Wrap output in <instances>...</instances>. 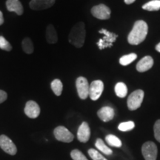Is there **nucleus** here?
I'll use <instances>...</instances> for the list:
<instances>
[{"instance_id":"f257e3e1","label":"nucleus","mask_w":160,"mask_h":160,"mask_svg":"<svg viewBox=\"0 0 160 160\" xmlns=\"http://www.w3.org/2000/svg\"><path fill=\"white\" fill-rule=\"evenodd\" d=\"M148 32V26L143 20H138L134 23L133 29L130 32L128 41L129 44L137 45L142 43L147 37Z\"/></svg>"},{"instance_id":"f03ea898","label":"nucleus","mask_w":160,"mask_h":160,"mask_svg":"<svg viewBox=\"0 0 160 160\" xmlns=\"http://www.w3.org/2000/svg\"><path fill=\"white\" fill-rule=\"evenodd\" d=\"M86 36L85 23L79 22L72 28L69 33L68 41L69 42L74 45L76 48H80L85 43Z\"/></svg>"},{"instance_id":"7ed1b4c3","label":"nucleus","mask_w":160,"mask_h":160,"mask_svg":"<svg viewBox=\"0 0 160 160\" xmlns=\"http://www.w3.org/2000/svg\"><path fill=\"white\" fill-rule=\"evenodd\" d=\"M99 33L105 35L102 39H100L97 43L99 50H103L107 48H111L113 46V43L117 40L118 36L114 33H111L105 28H102L99 31Z\"/></svg>"},{"instance_id":"20e7f679","label":"nucleus","mask_w":160,"mask_h":160,"mask_svg":"<svg viewBox=\"0 0 160 160\" xmlns=\"http://www.w3.org/2000/svg\"><path fill=\"white\" fill-rule=\"evenodd\" d=\"M144 99V91L142 90H137L133 91L128 99V108L130 111H135L140 108Z\"/></svg>"},{"instance_id":"39448f33","label":"nucleus","mask_w":160,"mask_h":160,"mask_svg":"<svg viewBox=\"0 0 160 160\" xmlns=\"http://www.w3.org/2000/svg\"><path fill=\"white\" fill-rule=\"evenodd\" d=\"M142 153L145 160H157L158 153L157 145L153 142H146L142 147Z\"/></svg>"},{"instance_id":"423d86ee","label":"nucleus","mask_w":160,"mask_h":160,"mask_svg":"<svg viewBox=\"0 0 160 160\" xmlns=\"http://www.w3.org/2000/svg\"><path fill=\"white\" fill-rule=\"evenodd\" d=\"M53 133H54L56 139L60 142H71L74 139V136L73 135V133H71L64 126H59V127L56 128Z\"/></svg>"},{"instance_id":"0eeeda50","label":"nucleus","mask_w":160,"mask_h":160,"mask_svg":"<svg viewBox=\"0 0 160 160\" xmlns=\"http://www.w3.org/2000/svg\"><path fill=\"white\" fill-rule=\"evenodd\" d=\"M111 9L104 4L96 5L91 9L92 15L101 20L108 19L111 17Z\"/></svg>"},{"instance_id":"6e6552de","label":"nucleus","mask_w":160,"mask_h":160,"mask_svg":"<svg viewBox=\"0 0 160 160\" xmlns=\"http://www.w3.org/2000/svg\"><path fill=\"white\" fill-rule=\"evenodd\" d=\"M77 93L81 99H86L89 96V85L86 78L79 77L76 81Z\"/></svg>"},{"instance_id":"1a4fd4ad","label":"nucleus","mask_w":160,"mask_h":160,"mask_svg":"<svg viewBox=\"0 0 160 160\" xmlns=\"http://www.w3.org/2000/svg\"><path fill=\"white\" fill-rule=\"evenodd\" d=\"M104 90V84L101 80L93 81L89 87V97L93 101H96L101 97Z\"/></svg>"},{"instance_id":"9d476101","label":"nucleus","mask_w":160,"mask_h":160,"mask_svg":"<svg viewBox=\"0 0 160 160\" xmlns=\"http://www.w3.org/2000/svg\"><path fill=\"white\" fill-rule=\"evenodd\" d=\"M0 147L4 151L10 155H15L17 152L15 144L5 135L0 136Z\"/></svg>"},{"instance_id":"9b49d317","label":"nucleus","mask_w":160,"mask_h":160,"mask_svg":"<svg viewBox=\"0 0 160 160\" xmlns=\"http://www.w3.org/2000/svg\"><path fill=\"white\" fill-rule=\"evenodd\" d=\"M25 113L29 118L35 119L39 117L40 113V108L38 104L34 101H28L25 105Z\"/></svg>"},{"instance_id":"f8f14e48","label":"nucleus","mask_w":160,"mask_h":160,"mask_svg":"<svg viewBox=\"0 0 160 160\" xmlns=\"http://www.w3.org/2000/svg\"><path fill=\"white\" fill-rule=\"evenodd\" d=\"M91 137V130L86 122H83L79 126L77 132V139L81 142H87Z\"/></svg>"},{"instance_id":"ddd939ff","label":"nucleus","mask_w":160,"mask_h":160,"mask_svg":"<svg viewBox=\"0 0 160 160\" xmlns=\"http://www.w3.org/2000/svg\"><path fill=\"white\" fill-rule=\"evenodd\" d=\"M55 0H31L30 2V7L32 10L40 11L49 8L54 5Z\"/></svg>"},{"instance_id":"4468645a","label":"nucleus","mask_w":160,"mask_h":160,"mask_svg":"<svg viewBox=\"0 0 160 160\" xmlns=\"http://www.w3.org/2000/svg\"><path fill=\"white\" fill-rule=\"evenodd\" d=\"M97 115L102 121L107 122L111 121L114 117V110L109 106H105L98 111Z\"/></svg>"},{"instance_id":"2eb2a0df","label":"nucleus","mask_w":160,"mask_h":160,"mask_svg":"<svg viewBox=\"0 0 160 160\" xmlns=\"http://www.w3.org/2000/svg\"><path fill=\"white\" fill-rule=\"evenodd\" d=\"M153 58L150 56H146L142 58L137 65V70L139 72H145L148 71L153 67Z\"/></svg>"},{"instance_id":"dca6fc26","label":"nucleus","mask_w":160,"mask_h":160,"mask_svg":"<svg viewBox=\"0 0 160 160\" xmlns=\"http://www.w3.org/2000/svg\"><path fill=\"white\" fill-rule=\"evenodd\" d=\"M7 9L11 12H15L17 15H22L24 10L22 3L19 0H7L6 2Z\"/></svg>"},{"instance_id":"f3484780","label":"nucleus","mask_w":160,"mask_h":160,"mask_svg":"<svg viewBox=\"0 0 160 160\" xmlns=\"http://www.w3.org/2000/svg\"><path fill=\"white\" fill-rule=\"evenodd\" d=\"M46 40L50 44H55L58 41V36L57 33L56 31L55 28L53 25H48L46 28Z\"/></svg>"},{"instance_id":"a211bd4d","label":"nucleus","mask_w":160,"mask_h":160,"mask_svg":"<svg viewBox=\"0 0 160 160\" xmlns=\"http://www.w3.org/2000/svg\"><path fill=\"white\" fill-rule=\"evenodd\" d=\"M115 93L119 98H124L128 93V88L124 82H118L115 86Z\"/></svg>"},{"instance_id":"6ab92c4d","label":"nucleus","mask_w":160,"mask_h":160,"mask_svg":"<svg viewBox=\"0 0 160 160\" xmlns=\"http://www.w3.org/2000/svg\"><path fill=\"white\" fill-rule=\"evenodd\" d=\"M95 146L96 148H97V149H99V151L102 152V153H105L106 155H111V153H113L112 150L110 148L108 147L103 142V140L101 139H97V141H96L95 142Z\"/></svg>"},{"instance_id":"aec40b11","label":"nucleus","mask_w":160,"mask_h":160,"mask_svg":"<svg viewBox=\"0 0 160 160\" xmlns=\"http://www.w3.org/2000/svg\"><path fill=\"white\" fill-rule=\"evenodd\" d=\"M22 47L23 51L25 53L28 54H31L34 51V47H33V44L32 42L31 39L30 38H25L22 40Z\"/></svg>"},{"instance_id":"412c9836","label":"nucleus","mask_w":160,"mask_h":160,"mask_svg":"<svg viewBox=\"0 0 160 160\" xmlns=\"http://www.w3.org/2000/svg\"><path fill=\"white\" fill-rule=\"evenodd\" d=\"M142 9L148 11H157L160 10V0H152L142 6Z\"/></svg>"},{"instance_id":"4be33fe9","label":"nucleus","mask_w":160,"mask_h":160,"mask_svg":"<svg viewBox=\"0 0 160 160\" xmlns=\"http://www.w3.org/2000/svg\"><path fill=\"white\" fill-rule=\"evenodd\" d=\"M105 141L107 142V143L109 145L113 146V147L116 148H120L122 145L121 140H120L117 137H116L114 135L109 134L105 137Z\"/></svg>"},{"instance_id":"5701e85b","label":"nucleus","mask_w":160,"mask_h":160,"mask_svg":"<svg viewBox=\"0 0 160 160\" xmlns=\"http://www.w3.org/2000/svg\"><path fill=\"white\" fill-rule=\"evenodd\" d=\"M51 89L53 91V93H55V95L59 97L62 94V92L63 90V85L62 83V82L59 79H54L51 82Z\"/></svg>"},{"instance_id":"b1692460","label":"nucleus","mask_w":160,"mask_h":160,"mask_svg":"<svg viewBox=\"0 0 160 160\" xmlns=\"http://www.w3.org/2000/svg\"><path fill=\"white\" fill-rule=\"evenodd\" d=\"M137 58V55L136 53H130V54L123 56L120 58L119 59V63L121 64L122 65L126 66L128 65L131 62H133L134 60Z\"/></svg>"},{"instance_id":"393cba45","label":"nucleus","mask_w":160,"mask_h":160,"mask_svg":"<svg viewBox=\"0 0 160 160\" xmlns=\"http://www.w3.org/2000/svg\"><path fill=\"white\" fill-rule=\"evenodd\" d=\"M134 122L132 121H128L125 122L120 123L119 126H118V129L121 131H129L134 128Z\"/></svg>"},{"instance_id":"a878e982","label":"nucleus","mask_w":160,"mask_h":160,"mask_svg":"<svg viewBox=\"0 0 160 160\" xmlns=\"http://www.w3.org/2000/svg\"><path fill=\"white\" fill-rule=\"evenodd\" d=\"M88 154L93 160H108L103 157L99 152H98L95 149H89L88 150Z\"/></svg>"},{"instance_id":"bb28decb","label":"nucleus","mask_w":160,"mask_h":160,"mask_svg":"<svg viewBox=\"0 0 160 160\" xmlns=\"http://www.w3.org/2000/svg\"><path fill=\"white\" fill-rule=\"evenodd\" d=\"M71 157L73 160H88L81 151L77 149L71 151Z\"/></svg>"},{"instance_id":"cd10ccee","label":"nucleus","mask_w":160,"mask_h":160,"mask_svg":"<svg viewBox=\"0 0 160 160\" xmlns=\"http://www.w3.org/2000/svg\"><path fill=\"white\" fill-rule=\"evenodd\" d=\"M0 48L6 51H11L12 50L11 45L9 43V42H8L7 40L5 39V37H2V36L0 37Z\"/></svg>"},{"instance_id":"c85d7f7f","label":"nucleus","mask_w":160,"mask_h":160,"mask_svg":"<svg viewBox=\"0 0 160 160\" xmlns=\"http://www.w3.org/2000/svg\"><path fill=\"white\" fill-rule=\"evenodd\" d=\"M153 131H154V137L156 139L160 142V119L157 120L153 126Z\"/></svg>"},{"instance_id":"c756f323","label":"nucleus","mask_w":160,"mask_h":160,"mask_svg":"<svg viewBox=\"0 0 160 160\" xmlns=\"http://www.w3.org/2000/svg\"><path fill=\"white\" fill-rule=\"evenodd\" d=\"M7 97H8L7 93H6L5 91L0 90V104L4 102L7 99Z\"/></svg>"},{"instance_id":"7c9ffc66","label":"nucleus","mask_w":160,"mask_h":160,"mask_svg":"<svg viewBox=\"0 0 160 160\" xmlns=\"http://www.w3.org/2000/svg\"><path fill=\"white\" fill-rule=\"evenodd\" d=\"M4 23V17H3V14L2 12L0 11V25H2Z\"/></svg>"},{"instance_id":"2f4dec72","label":"nucleus","mask_w":160,"mask_h":160,"mask_svg":"<svg viewBox=\"0 0 160 160\" xmlns=\"http://www.w3.org/2000/svg\"><path fill=\"white\" fill-rule=\"evenodd\" d=\"M125 1V3L127 4V5H131V4L133 3L136 0H124Z\"/></svg>"},{"instance_id":"473e14b6","label":"nucleus","mask_w":160,"mask_h":160,"mask_svg":"<svg viewBox=\"0 0 160 160\" xmlns=\"http://www.w3.org/2000/svg\"><path fill=\"white\" fill-rule=\"evenodd\" d=\"M156 50H157L158 52H159V53H160V42L158 44L157 46H156Z\"/></svg>"}]
</instances>
